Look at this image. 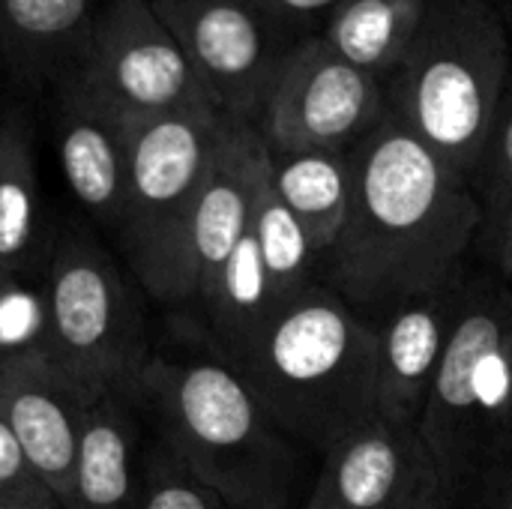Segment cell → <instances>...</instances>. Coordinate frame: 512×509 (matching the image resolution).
Returning a JSON list of instances; mask_svg holds the SVG:
<instances>
[{"instance_id": "28", "label": "cell", "mask_w": 512, "mask_h": 509, "mask_svg": "<svg viewBox=\"0 0 512 509\" xmlns=\"http://www.w3.org/2000/svg\"><path fill=\"white\" fill-rule=\"evenodd\" d=\"M0 509H66L54 495H42V498H33V501H18V504H9V507Z\"/></svg>"}, {"instance_id": "12", "label": "cell", "mask_w": 512, "mask_h": 509, "mask_svg": "<svg viewBox=\"0 0 512 509\" xmlns=\"http://www.w3.org/2000/svg\"><path fill=\"white\" fill-rule=\"evenodd\" d=\"M267 144L252 123L231 120L192 204L180 249V306H201L243 240Z\"/></svg>"}, {"instance_id": "20", "label": "cell", "mask_w": 512, "mask_h": 509, "mask_svg": "<svg viewBox=\"0 0 512 509\" xmlns=\"http://www.w3.org/2000/svg\"><path fill=\"white\" fill-rule=\"evenodd\" d=\"M432 0H345L318 30V36L351 66L375 75L381 84L405 60Z\"/></svg>"}, {"instance_id": "6", "label": "cell", "mask_w": 512, "mask_h": 509, "mask_svg": "<svg viewBox=\"0 0 512 509\" xmlns=\"http://www.w3.org/2000/svg\"><path fill=\"white\" fill-rule=\"evenodd\" d=\"M42 297V354L75 396L84 405L105 393L135 396L150 360L138 297L84 225H63L54 234Z\"/></svg>"}, {"instance_id": "22", "label": "cell", "mask_w": 512, "mask_h": 509, "mask_svg": "<svg viewBox=\"0 0 512 509\" xmlns=\"http://www.w3.org/2000/svg\"><path fill=\"white\" fill-rule=\"evenodd\" d=\"M138 509H231L210 486L192 477L159 441L147 447Z\"/></svg>"}, {"instance_id": "3", "label": "cell", "mask_w": 512, "mask_h": 509, "mask_svg": "<svg viewBox=\"0 0 512 509\" xmlns=\"http://www.w3.org/2000/svg\"><path fill=\"white\" fill-rule=\"evenodd\" d=\"M234 369L276 426L321 456L378 417V327L324 282L273 312Z\"/></svg>"}, {"instance_id": "17", "label": "cell", "mask_w": 512, "mask_h": 509, "mask_svg": "<svg viewBox=\"0 0 512 509\" xmlns=\"http://www.w3.org/2000/svg\"><path fill=\"white\" fill-rule=\"evenodd\" d=\"M36 111L15 93L0 102V273L24 285L45 279L54 246L39 189Z\"/></svg>"}, {"instance_id": "8", "label": "cell", "mask_w": 512, "mask_h": 509, "mask_svg": "<svg viewBox=\"0 0 512 509\" xmlns=\"http://www.w3.org/2000/svg\"><path fill=\"white\" fill-rule=\"evenodd\" d=\"M69 81L126 126L213 105L150 0H105Z\"/></svg>"}, {"instance_id": "24", "label": "cell", "mask_w": 512, "mask_h": 509, "mask_svg": "<svg viewBox=\"0 0 512 509\" xmlns=\"http://www.w3.org/2000/svg\"><path fill=\"white\" fill-rule=\"evenodd\" d=\"M42 495H51V492L39 483L21 444L15 441L12 429L0 417V507L18 504V501H33Z\"/></svg>"}, {"instance_id": "23", "label": "cell", "mask_w": 512, "mask_h": 509, "mask_svg": "<svg viewBox=\"0 0 512 509\" xmlns=\"http://www.w3.org/2000/svg\"><path fill=\"white\" fill-rule=\"evenodd\" d=\"M471 186L483 204V213L495 210L512 192V75Z\"/></svg>"}, {"instance_id": "30", "label": "cell", "mask_w": 512, "mask_h": 509, "mask_svg": "<svg viewBox=\"0 0 512 509\" xmlns=\"http://www.w3.org/2000/svg\"><path fill=\"white\" fill-rule=\"evenodd\" d=\"M0 282H3V273H0Z\"/></svg>"}, {"instance_id": "25", "label": "cell", "mask_w": 512, "mask_h": 509, "mask_svg": "<svg viewBox=\"0 0 512 509\" xmlns=\"http://www.w3.org/2000/svg\"><path fill=\"white\" fill-rule=\"evenodd\" d=\"M477 243L483 246L486 273L512 288V192L489 213H483V228Z\"/></svg>"}, {"instance_id": "27", "label": "cell", "mask_w": 512, "mask_h": 509, "mask_svg": "<svg viewBox=\"0 0 512 509\" xmlns=\"http://www.w3.org/2000/svg\"><path fill=\"white\" fill-rule=\"evenodd\" d=\"M480 507L483 509H512V450L507 459L498 465L486 489L480 492Z\"/></svg>"}, {"instance_id": "11", "label": "cell", "mask_w": 512, "mask_h": 509, "mask_svg": "<svg viewBox=\"0 0 512 509\" xmlns=\"http://www.w3.org/2000/svg\"><path fill=\"white\" fill-rule=\"evenodd\" d=\"M303 509H456L417 429L372 420L324 453Z\"/></svg>"}, {"instance_id": "9", "label": "cell", "mask_w": 512, "mask_h": 509, "mask_svg": "<svg viewBox=\"0 0 512 509\" xmlns=\"http://www.w3.org/2000/svg\"><path fill=\"white\" fill-rule=\"evenodd\" d=\"M384 114V84L342 60L315 33L285 51L255 129L270 153L354 150Z\"/></svg>"}, {"instance_id": "13", "label": "cell", "mask_w": 512, "mask_h": 509, "mask_svg": "<svg viewBox=\"0 0 512 509\" xmlns=\"http://www.w3.org/2000/svg\"><path fill=\"white\" fill-rule=\"evenodd\" d=\"M471 270L393 309L378 327V420L417 429L468 297Z\"/></svg>"}, {"instance_id": "18", "label": "cell", "mask_w": 512, "mask_h": 509, "mask_svg": "<svg viewBox=\"0 0 512 509\" xmlns=\"http://www.w3.org/2000/svg\"><path fill=\"white\" fill-rule=\"evenodd\" d=\"M144 429L138 402L105 393L84 405L66 509H138L144 483Z\"/></svg>"}, {"instance_id": "15", "label": "cell", "mask_w": 512, "mask_h": 509, "mask_svg": "<svg viewBox=\"0 0 512 509\" xmlns=\"http://www.w3.org/2000/svg\"><path fill=\"white\" fill-rule=\"evenodd\" d=\"M84 402L42 351L0 357V417L39 483L66 504Z\"/></svg>"}, {"instance_id": "16", "label": "cell", "mask_w": 512, "mask_h": 509, "mask_svg": "<svg viewBox=\"0 0 512 509\" xmlns=\"http://www.w3.org/2000/svg\"><path fill=\"white\" fill-rule=\"evenodd\" d=\"M105 0H0V75L6 90L42 105L81 63Z\"/></svg>"}, {"instance_id": "19", "label": "cell", "mask_w": 512, "mask_h": 509, "mask_svg": "<svg viewBox=\"0 0 512 509\" xmlns=\"http://www.w3.org/2000/svg\"><path fill=\"white\" fill-rule=\"evenodd\" d=\"M270 180L282 204L300 222L321 267V261L336 246L351 213V201H354L351 150L270 153Z\"/></svg>"}, {"instance_id": "21", "label": "cell", "mask_w": 512, "mask_h": 509, "mask_svg": "<svg viewBox=\"0 0 512 509\" xmlns=\"http://www.w3.org/2000/svg\"><path fill=\"white\" fill-rule=\"evenodd\" d=\"M249 228L255 234L270 291L276 300V312L291 303L297 294H303L309 285L321 282L318 258L300 228V222L291 216V210L282 204V198L273 189L270 180V153L264 156L258 183H255V201H252V219Z\"/></svg>"}, {"instance_id": "29", "label": "cell", "mask_w": 512, "mask_h": 509, "mask_svg": "<svg viewBox=\"0 0 512 509\" xmlns=\"http://www.w3.org/2000/svg\"><path fill=\"white\" fill-rule=\"evenodd\" d=\"M6 96H9V90H6V81H3V75H0V102H3Z\"/></svg>"}, {"instance_id": "26", "label": "cell", "mask_w": 512, "mask_h": 509, "mask_svg": "<svg viewBox=\"0 0 512 509\" xmlns=\"http://www.w3.org/2000/svg\"><path fill=\"white\" fill-rule=\"evenodd\" d=\"M255 6L264 9V15L288 36L297 42V30L324 24L345 0H252Z\"/></svg>"}, {"instance_id": "4", "label": "cell", "mask_w": 512, "mask_h": 509, "mask_svg": "<svg viewBox=\"0 0 512 509\" xmlns=\"http://www.w3.org/2000/svg\"><path fill=\"white\" fill-rule=\"evenodd\" d=\"M510 39L489 0H432L384 84L387 111L465 180H474L504 90Z\"/></svg>"}, {"instance_id": "14", "label": "cell", "mask_w": 512, "mask_h": 509, "mask_svg": "<svg viewBox=\"0 0 512 509\" xmlns=\"http://www.w3.org/2000/svg\"><path fill=\"white\" fill-rule=\"evenodd\" d=\"M48 111L60 174L87 219L117 240L126 204L129 129L75 81H63L36 105Z\"/></svg>"}, {"instance_id": "10", "label": "cell", "mask_w": 512, "mask_h": 509, "mask_svg": "<svg viewBox=\"0 0 512 509\" xmlns=\"http://www.w3.org/2000/svg\"><path fill=\"white\" fill-rule=\"evenodd\" d=\"M213 105L237 123H258L267 87L294 45L252 0H150Z\"/></svg>"}, {"instance_id": "5", "label": "cell", "mask_w": 512, "mask_h": 509, "mask_svg": "<svg viewBox=\"0 0 512 509\" xmlns=\"http://www.w3.org/2000/svg\"><path fill=\"white\" fill-rule=\"evenodd\" d=\"M420 438L456 504L480 495L512 450V288L486 270L468 279Z\"/></svg>"}, {"instance_id": "1", "label": "cell", "mask_w": 512, "mask_h": 509, "mask_svg": "<svg viewBox=\"0 0 512 509\" xmlns=\"http://www.w3.org/2000/svg\"><path fill=\"white\" fill-rule=\"evenodd\" d=\"M354 201L321 261V282L357 315L381 324L393 309L468 270L483 204L459 171L390 111L351 150Z\"/></svg>"}, {"instance_id": "7", "label": "cell", "mask_w": 512, "mask_h": 509, "mask_svg": "<svg viewBox=\"0 0 512 509\" xmlns=\"http://www.w3.org/2000/svg\"><path fill=\"white\" fill-rule=\"evenodd\" d=\"M228 123L219 108L198 105L126 126L129 174L117 246L132 276L159 303L180 306L186 222Z\"/></svg>"}, {"instance_id": "2", "label": "cell", "mask_w": 512, "mask_h": 509, "mask_svg": "<svg viewBox=\"0 0 512 509\" xmlns=\"http://www.w3.org/2000/svg\"><path fill=\"white\" fill-rule=\"evenodd\" d=\"M135 402L156 441L231 509H288L297 489L294 441L210 348L150 357Z\"/></svg>"}]
</instances>
